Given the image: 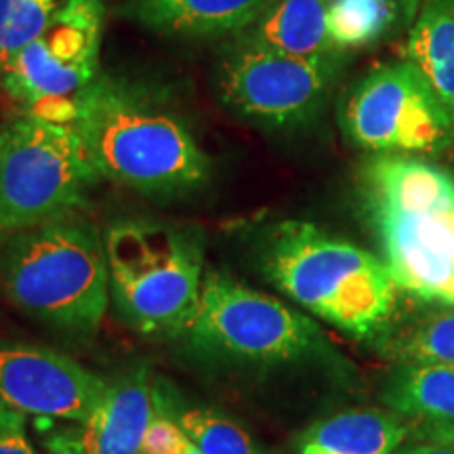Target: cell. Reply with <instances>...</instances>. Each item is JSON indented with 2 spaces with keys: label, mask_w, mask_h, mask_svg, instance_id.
Listing matches in <instances>:
<instances>
[{
  "label": "cell",
  "mask_w": 454,
  "mask_h": 454,
  "mask_svg": "<svg viewBox=\"0 0 454 454\" xmlns=\"http://www.w3.org/2000/svg\"><path fill=\"white\" fill-rule=\"evenodd\" d=\"M107 383L49 348L0 340V402L26 417L81 423L104 400Z\"/></svg>",
  "instance_id": "obj_11"
},
{
  "label": "cell",
  "mask_w": 454,
  "mask_h": 454,
  "mask_svg": "<svg viewBox=\"0 0 454 454\" xmlns=\"http://www.w3.org/2000/svg\"><path fill=\"white\" fill-rule=\"evenodd\" d=\"M101 179L74 124L26 114L0 130V231L74 215Z\"/></svg>",
  "instance_id": "obj_6"
},
{
  "label": "cell",
  "mask_w": 454,
  "mask_h": 454,
  "mask_svg": "<svg viewBox=\"0 0 454 454\" xmlns=\"http://www.w3.org/2000/svg\"><path fill=\"white\" fill-rule=\"evenodd\" d=\"M406 61L438 95L454 122V0H427L408 32Z\"/></svg>",
  "instance_id": "obj_16"
},
{
  "label": "cell",
  "mask_w": 454,
  "mask_h": 454,
  "mask_svg": "<svg viewBox=\"0 0 454 454\" xmlns=\"http://www.w3.org/2000/svg\"><path fill=\"white\" fill-rule=\"evenodd\" d=\"M271 0H135L129 15L147 30L173 38L240 34Z\"/></svg>",
  "instance_id": "obj_13"
},
{
  "label": "cell",
  "mask_w": 454,
  "mask_h": 454,
  "mask_svg": "<svg viewBox=\"0 0 454 454\" xmlns=\"http://www.w3.org/2000/svg\"><path fill=\"white\" fill-rule=\"evenodd\" d=\"M343 67V53L288 55L236 43L219 64L221 101L247 121L291 129L314 121Z\"/></svg>",
  "instance_id": "obj_10"
},
{
  "label": "cell",
  "mask_w": 454,
  "mask_h": 454,
  "mask_svg": "<svg viewBox=\"0 0 454 454\" xmlns=\"http://www.w3.org/2000/svg\"><path fill=\"white\" fill-rule=\"evenodd\" d=\"M364 200L395 286L454 308V177L419 158L377 154Z\"/></svg>",
  "instance_id": "obj_2"
},
{
  "label": "cell",
  "mask_w": 454,
  "mask_h": 454,
  "mask_svg": "<svg viewBox=\"0 0 454 454\" xmlns=\"http://www.w3.org/2000/svg\"><path fill=\"white\" fill-rule=\"evenodd\" d=\"M106 0H64L41 36L0 67V82L30 116L74 121L76 98L99 76Z\"/></svg>",
  "instance_id": "obj_8"
},
{
  "label": "cell",
  "mask_w": 454,
  "mask_h": 454,
  "mask_svg": "<svg viewBox=\"0 0 454 454\" xmlns=\"http://www.w3.org/2000/svg\"><path fill=\"white\" fill-rule=\"evenodd\" d=\"M408 3H414V4H417V3H419V0H408Z\"/></svg>",
  "instance_id": "obj_25"
},
{
  "label": "cell",
  "mask_w": 454,
  "mask_h": 454,
  "mask_svg": "<svg viewBox=\"0 0 454 454\" xmlns=\"http://www.w3.org/2000/svg\"><path fill=\"white\" fill-rule=\"evenodd\" d=\"M170 412L204 454H265L240 423L215 408H170Z\"/></svg>",
  "instance_id": "obj_19"
},
{
  "label": "cell",
  "mask_w": 454,
  "mask_h": 454,
  "mask_svg": "<svg viewBox=\"0 0 454 454\" xmlns=\"http://www.w3.org/2000/svg\"><path fill=\"white\" fill-rule=\"evenodd\" d=\"M0 454H38L26 435V414L0 402Z\"/></svg>",
  "instance_id": "obj_23"
},
{
  "label": "cell",
  "mask_w": 454,
  "mask_h": 454,
  "mask_svg": "<svg viewBox=\"0 0 454 454\" xmlns=\"http://www.w3.org/2000/svg\"><path fill=\"white\" fill-rule=\"evenodd\" d=\"M263 270L294 303L354 337L377 333L395 309L385 261L314 223H278L265 240Z\"/></svg>",
  "instance_id": "obj_4"
},
{
  "label": "cell",
  "mask_w": 454,
  "mask_h": 454,
  "mask_svg": "<svg viewBox=\"0 0 454 454\" xmlns=\"http://www.w3.org/2000/svg\"><path fill=\"white\" fill-rule=\"evenodd\" d=\"M110 294L141 333L179 334L200 299L204 240L196 227L154 219L114 223L104 234Z\"/></svg>",
  "instance_id": "obj_5"
},
{
  "label": "cell",
  "mask_w": 454,
  "mask_h": 454,
  "mask_svg": "<svg viewBox=\"0 0 454 454\" xmlns=\"http://www.w3.org/2000/svg\"><path fill=\"white\" fill-rule=\"evenodd\" d=\"M406 438L408 427L395 412L357 408L311 425L297 454H394Z\"/></svg>",
  "instance_id": "obj_15"
},
{
  "label": "cell",
  "mask_w": 454,
  "mask_h": 454,
  "mask_svg": "<svg viewBox=\"0 0 454 454\" xmlns=\"http://www.w3.org/2000/svg\"><path fill=\"white\" fill-rule=\"evenodd\" d=\"M331 0H271L236 43L288 55L343 53L328 32Z\"/></svg>",
  "instance_id": "obj_14"
},
{
  "label": "cell",
  "mask_w": 454,
  "mask_h": 454,
  "mask_svg": "<svg viewBox=\"0 0 454 454\" xmlns=\"http://www.w3.org/2000/svg\"><path fill=\"white\" fill-rule=\"evenodd\" d=\"M162 395L147 366L107 383L99 406L81 423H70L49 440L53 454H139L160 411Z\"/></svg>",
  "instance_id": "obj_12"
},
{
  "label": "cell",
  "mask_w": 454,
  "mask_h": 454,
  "mask_svg": "<svg viewBox=\"0 0 454 454\" xmlns=\"http://www.w3.org/2000/svg\"><path fill=\"white\" fill-rule=\"evenodd\" d=\"M394 454H454V427H435L423 440Z\"/></svg>",
  "instance_id": "obj_24"
},
{
  "label": "cell",
  "mask_w": 454,
  "mask_h": 454,
  "mask_svg": "<svg viewBox=\"0 0 454 454\" xmlns=\"http://www.w3.org/2000/svg\"><path fill=\"white\" fill-rule=\"evenodd\" d=\"M139 454H204L194 442L187 438L181 425L175 421L173 412L167 402L162 400L160 411H158L154 423L147 431L144 446Z\"/></svg>",
  "instance_id": "obj_22"
},
{
  "label": "cell",
  "mask_w": 454,
  "mask_h": 454,
  "mask_svg": "<svg viewBox=\"0 0 454 454\" xmlns=\"http://www.w3.org/2000/svg\"><path fill=\"white\" fill-rule=\"evenodd\" d=\"M0 288L43 325L95 333L112 301L104 236L74 215L15 231L0 251Z\"/></svg>",
  "instance_id": "obj_3"
},
{
  "label": "cell",
  "mask_w": 454,
  "mask_h": 454,
  "mask_svg": "<svg viewBox=\"0 0 454 454\" xmlns=\"http://www.w3.org/2000/svg\"><path fill=\"white\" fill-rule=\"evenodd\" d=\"M408 0H331L328 32L339 51L366 47L385 36L400 20Z\"/></svg>",
  "instance_id": "obj_18"
},
{
  "label": "cell",
  "mask_w": 454,
  "mask_h": 454,
  "mask_svg": "<svg viewBox=\"0 0 454 454\" xmlns=\"http://www.w3.org/2000/svg\"><path fill=\"white\" fill-rule=\"evenodd\" d=\"M64 0H0V67L41 36Z\"/></svg>",
  "instance_id": "obj_20"
},
{
  "label": "cell",
  "mask_w": 454,
  "mask_h": 454,
  "mask_svg": "<svg viewBox=\"0 0 454 454\" xmlns=\"http://www.w3.org/2000/svg\"><path fill=\"white\" fill-rule=\"evenodd\" d=\"M72 124L101 177L141 194H192L211 177L184 118L137 84L98 76L76 98Z\"/></svg>",
  "instance_id": "obj_1"
},
{
  "label": "cell",
  "mask_w": 454,
  "mask_h": 454,
  "mask_svg": "<svg viewBox=\"0 0 454 454\" xmlns=\"http://www.w3.org/2000/svg\"><path fill=\"white\" fill-rule=\"evenodd\" d=\"M192 349L211 357L253 364L297 360L314 348V322L270 294L231 276L207 271L200 299L181 328Z\"/></svg>",
  "instance_id": "obj_7"
},
{
  "label": "cell",
  "mask_w": 454,
  "mask_h": 454,
  "mask_svg": "<svg viewBox=\"0 0 454 454\" xmlns=\"http://www.w3.org/2000/svg\"><path fill=\"white\" fill-rule=\"evenodd\" d=\"M395 356L404 364L454 366V308L419 322L397 340Z\"/></svg>",
  "instance_id": "obj_21"
},
{
  "label": "cell",
  "mask_w": 454,
  "mask_h": 454,
  "mask_svg": "<svg viewBox=\"0 0 454 454\" xmlns=\"http://www.w3.org/2000/svg\"><path fill=\"white\" fill-rule=\"evenodd\" d=\"M339 124L351 144L374 154H429L454 139L450 114L411 61L360 78L340 101Z\"/></svg>",
  "instance_id": "obj_9"
},
{
  "label": "cell",
  "mask_w": 454,
  "mask_h": 454,
  "mask_svg": "<svg viewBox=\"0 0 454 454\" xmlns=\"http://www.w3.org/2000/svg\"><path fill=\"white\" fill-rule=\"evenodd\" d=\"M383 397L397 414L421 419L434 427H454V366H402Z\"/></svg>",
  "instance_id": "obj_17"
}]
</instances>
